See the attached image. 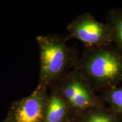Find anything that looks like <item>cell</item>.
<instances>
[{
    "instance_id": "cell-1",
    "label": "cell",
    "mask_w": 122,
    "mask_h": 122,
    "mask_svg": "<svg viewBox=\"0 0 122 122\" xmlns=\"http://www.w3.org/2000/svg\"><path fill=\"white\" fill-rule=\"evenodd\" d=\"M74 69L95 92L122 83V54L112 45L84 48Z\"/></svg>"
},
{
    "instance_id": "cell-2",
    "label": "cell",
    "mask_w": 122,
    "mask_h": 122,
    "mask_svg": "<svg viewBox=\"0 0 122 122\" xmlns=\"http://www.w3.org/2000/svg\"><path fill=\"white\" fill-rule=\"evenodd\" d=\"M36 40L40 56L37 85L49 88L74 69L80 56L66 39L57 34L39 35Z\"/></svg>"
},
{
    "instance_id": "cell-3",
    "label": "cell",
    "mask_w": 122,
    "mask_h": 122,
    "mask_svg": "<svg viewBox=\"0 0 122 122\" xmlns=\"http://www.w3.org/2000/svg\"><path fill=\"white\" fill-rule=\"evenodd\" d=\"M51 85L66 102L72 115L74 114L79 115L89 110L102 107L100 97L74 68Z\"/></svg>"
},
{
    "instance_id": "cell-4",
    "label": "cell",
    "mask_w": 122,
    "mask_h": 122,
    "mask_svg": "<svg viewBox=\"0 0 122 122\" xmlns=\"http://www.w3.org/2000/svg\"><path fill=\"white\" fill-rule=\"evenodd\" d=\"M68 37L79 41L84 48L104 46L111 44L108 24L99 21L89 13L79 15L68 24Z\"/></svg>"
},
{
    "instance_id": "cell-5",
    "label": "cell",
    "mask_w": 122,
    "mask_h": 122,
    "mask_svg": "<svg viewBox=\"0 0 122 122\" xmlns=\"http://www.w3.org/2000/svg\"><path fill=\"white\" fill-rule=\"evenodd\" d=\"M48 89L37 85L31 94L13 102L4 122H45Z\"/></svg>"
},
{
    "instance_id": "cell-6",
    "label": "cell",
    "mask_w": 122,
    "mask_h": 122,
    "mask_svg": "<svg viewBox=\"0 0 122 122\" xmlns=\"http://www.w3.org/2000/svg\"><path fill=\"white\" fill-rule=\"evenodd\" d=\"M49 89L45 122H66L72 117L66 102L52 85Z\"/></svg>"
},
{
    "instance_id": "cell-7",
    "label": "cell",
    "mask_w": 122,
    "mask_h": 122,
    "mask_svg": "<svg viewBox=\"0 0 122 122\" xmlns=\"http://www.w3.org/2000/svg\"><path fill=\"white\" fill-rule=\"evenodd\" d=\"M106 23L110 30L111 45L122 54V9L110 10L107 14Z\"/></svg>"
},
{
    "instance_id": "cell-8",
    "label": "cell",
    "mask_w": 122,
    "mask_h": 122,
    "mask_svg": "<svg viewBox=\"0 0 122 122\" xmlns=\"http://www.w3.org/2000/svg\"><path fill=\"white\" fill-rule=\"evenodd\" d=\"M100 98L107 102L116 112L122 114V85L102 91Z\"/></svg>"
},
{
    "instance_id": "cell-9",
    "label": "cell",
    "mask_w": 122,
    "mask_h": 122,
    "mask_svg": "<svg viewBox=\"0 0 122 122\" xmlns=\"http://www.w3.org/2000/svg\"><path fill=\"white\" fill-rule=\"evenodd\" d=\"M79 116L81 122H118L114 115L105 111L102 107L89 110Z\"/></svg>"
},
{
    "instance_id": "cell-10",
    "label": "cell",
    "mask_w": 122,
    "mask_h": 122,
    "mask_svg": "<svg viewBox=\"0 0 122 122\" xmlns=\"http://www.w3.org/2000/svg\"><path fill=\"white\" fill-rule=\"evenodd\" d=\"M66 122H72V118L70 119L67 120V121Z\"/></svg>"
}]
</instances>
